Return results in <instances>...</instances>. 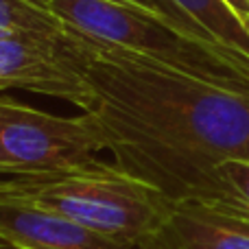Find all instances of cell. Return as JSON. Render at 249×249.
<instances>
[{
    "label": "cell",
    "mask_w": 249,
    "mask_h": 249,
    "mask_svg": "<svg viewBox=\"0 0 249 249\" xmlns=\"http://www.w3.org/2000/svg\"><path fill=\"white\" fill-rule=\"evenodd\" d=\"M61 46L88 88L83 112L99 124L121 171L171 201L221 195L216 168L249 153V94L94 42L66 26Z\"/></svg>",
    "instance_id": "6da1fadb"
},
{
    "label": "cell",
    "mask_w": 249,
    "mask_h": 249,
    "mask_svg": "<svg viewBox=\"0 0 249 249\" xmlns=\"http://www.w3.org/2000/svg\"><path fill=\"white\" fill-rule=\"evenodd\" d=\"M64 26L94 42L179 70L195 79L249 94V59L190 37L158 16L112 0H29Z\"/></svg>",
    "instance_id": "7a4b0ae2"
},
{
    "label": "cell",
    "mask_w": 249,
    "mask_h": 249,
    "mask_svg": "<svg viewBox=\"0 0 249 249\" xmlns=\"http://www.w3.org/2000/svg\"><path fill=\"white\" fill-rule=\"evenodd\" d=\"M22 197L133 247H146L158 236L173 206L151 184L99 160L51 177Z\"/></svg>",
    "instance_id": "3957f363"
},
{
    "label": "cell",
    "mask_w": 249,
    "mask_h": 249,
    "mask_svg": "<svg viewBox=\"0 0 249 249\" xmlns=\"http://www.w3.org/2000/svg\"><path fill=\"white\" fill-rule=\"evenodd\" d=\"M0 142L20 175L55 177L96 162L105 151L103 133L88 112L57 116L2 94Z\"/></svg>",
    "instance_id": "277c9868"
},
{
    "label": "cell",
    "mask_w": 249,
    "mask_h": 249,
    "mask_svg": "<svg viewBox=\"0 0 249 249\" xmlns=\"http://www.w3.org/2000/svg\"><path fill=\"white\" fill-rule=\"evenodd\" d=\"M0 90H26L86 105L88 88L61 46V37L13 33L0 39Z\"/></svg>",
    "instance_id": "5b68a950"
},
{
    "label": "cell",
    "mask_w": 249,
    "mask_h": 249,
    "mask_svg": "<svg viewBox=\"0 0 249 249\" xmlns=\"http://www.w3.org/2000/svg\"><path fill=\"white\" fill-rule=\"evenodd\" d=\"M146 249H249V203L232 193L173 201Z\"/></svg>",
    "instance_id": "8992f818"
},
{
    "label": "cell",
    "mask_w": 249,
    "mask_h": 249,
    "mask_svg": "<svg viewBox=\"0 0 249 249\" xmlns=\"http://www.w3.org/2000/svg\"><path fill=\"white\" fill-rule=\"evenodd\" d=\"M0 238L18 249H140L92 232L22 195H0Z\"/></svg>",
    "instance_id": "52a82bcc"
},
{
    "label": "cell",
    "mask_w": 249,
    "mask_h": 249,
    "mask_svg": "<svg viewBox=\"0 0 249 249\" xmlns=\"http://www.w3.org/2000/svg\"><path fill=\"white\" fill-rule=\"evenodd\" d=\"M216 44L249 59V29L225 0H173Z\"/></svg>",
    "instance_id": "ba28073f"
},
{
    "label": "cell",
    "mask_w": 249,
    "mask_h": 249,
    "mask_svg": "<svg viewBox=\"0 0 249 249\" xmlns=\"http://www.w3.org/2000/svg\"><path fill=\"white\" fill-rule=\"evenodd\" d=\"M0 29L13 33H42L53 37H61L66 33V26L55 16L29 0H0Z\"/></svg>",
    "instance_id": "9c48e42d"
},
{
    "label": "cell",
    "mask_w": 249,
    "mask_h": 249,
    "mask_svg": "<svg viewBox=\"0 0 249 249\" xmlns=\"http://www.w3.org/2000/svg\"><path fill=\"white\" fill-rule=\"evenodd\" d=\"M112 2H121V4H129V7H138L142 11L151 13V16H158L162 20H166L168 24H173L175 29H179L181 33L190 35V37H197V39H203V42H212L216 44L201 26L197 24L195 20H190L179 7H177L173 0H112ZM221 46V44H219ZM225 48V46H223Z\"/></svg>",
    "instance_id": "30bf717a"
},
{
    "label": "cell",
    "mask_w": 249,
    "mask_h": 249,
    "mask_svg": "<svg viewBox=\"0 0 249 249\" xmlns=\"http://www.w3.org/2000/svg\"><path fill=\"white\" fill-rule=\"evenodd\" d=\"M216 175L228 193L249 203V153L221 162L216 168Z\"/></svg>",
    "instance_id": "8fae6325"
},
{
    "label": "cell",
    "mask_w": 249,
    "mask_h": 249,
    "mask_svg": "<svg viewBox=\"0 0 249 249\" xmlns=\"http://www.w3.org/2000/svg\"><path fill=\"white\" fill-rule=\"evenodd\" d=\"M51 179L44 175H13L0 177V195H26L33 188H37L42 181Z\"/></svg>",
    "instance_id": "7c38bea8"
},
{
    "label": "cell",
    "mask_w": 249,
    "mask_h": 249,
    "mask_svg": "<svg viewBox=\"0 0 249 249\" xmlns=\"http://www.w3.org/2000/svg\"><path fill=\"white\" fill-rule=\"evenodd\" d=\"M13 175H20L13 164V160L9 158V153L4 151L2 142H0V177H13Z\"/></svg>",
    "instance_id": "4fadbf2b"
},
{
    "label": "cell",
    "mask_w": 249,
    "mask_h": 249,
    "mask_svg": "<svg viewBox=\"0 0 249 249\" xmlns=\"http://www.w3.org/2000/svg\"><path fill=\"white\" fill-rule=\"evenodd\" d=\"M225 2H228L230 7L243 18V20L249 18V0H225Z\"/></svg>",
    "instance_id": "5bb4252c"
},
{
    "label": "cell",
    "mask_w": 249,
    "mask_h": 249,
    "mask_svg": "<svg viewBox=\"0 0 249 249\" xmlns=\"http://www.w3.org/2000/svg\"><path fill=\"white\" fill-rule=\"evenodd\" d=\"M0 249H18V247L9 245V243H7V241H2V238H0Z\"/></svg>",
    "instance_id": "9a60e30c"
},
{
    "label": "cell",
    "mask_w": 249,
    "mask_h": 249,
    "mask_svg": "<svg viewBox=\"0 0 249 249\" xmlns=\"http://www.w3.org/2000/svg\"><path fill=\"white\" fill-rule=\"evenodd\" d=\"M7 35H13V31H7V29H0V39L7 37Z\"/></svg>",
    "instance_id": "2e32d148"
},
{
    "label": "cell",
    "mask_w": 249,
    "mask_h": 249,
    "mask_svg": "<svg viewBox=\"0 0 249 249\" xmlns=\"http://www.w3.org/2000/svg\"><path fill=\"white\" fill-rule=\"evenodd\" d=\"M245 24H247V29H249V18H247V20H245Z\"/></svg>",
    "instance_id": "e0dca14e"
}]
</instances>
